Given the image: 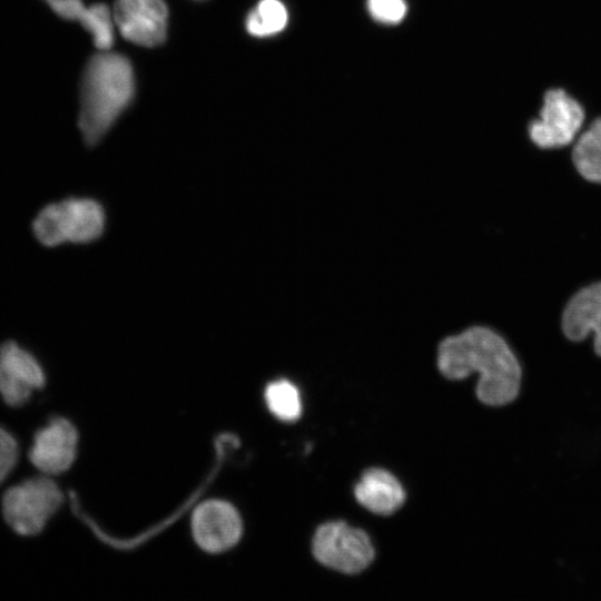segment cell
Returning a JSON list of instances; mask_svg holds the SVG:
<instances>
[{
  "label": "cell",
  "mask_w": 601,
  "mask_h": 601,
  "mask_svg": "<svg viewBox=\"0 0 601 601\" xmlns=\"http://www.w3.org/2000/svg\"><path fill=\"white\" fill-rule=\"evenodd\" d=\"M437 366L449 380L480 374L477 398L490 406L513 402L520 391L522 371L506 342L494 331L473 326L444 338L437 351Z\"/></svg>",
  "instance_id": "obj_1"
},
{
  "label": "cell",
  "mask_w": 601,
  "mask_h": 601,
  "mask_svg": "<svg viewBox=\"0 0 601 601\" xmlns=\"http://www.w3.org/2000/svg\"><path fill=\"white\" fill-rule=\"evenodd\" d=\"M357 502L368 511L390 515L405 501V491L398 480L383 469L366 470L354 487Z\"/></svg>",
  "instance_id": "obj_13"
},
{
  "label": "cell",
  "mask_w": 601,
  "mask_h": 601,
  "mask_svg": "<svg viewBox=\"0 0 601 601\" xmlns=\"http://www.w3.org/2000/svg\"><path fill=\"white\" fill-rule=\"evenodd\" d=\"M111 12L127 41L152 48L166 40L168 8L164 0H116Z\"/></svg>",
  "instance_id": "obj_8"
},
{
  "label": "cell",
  "mask_w": 601,
  "mask_h": 601,
  "mask_svg": "<svg viewBox=\"0 0 601 601\" xmlns=\"http://www.w3.org/2000/svg\"><path fill=\"white\" fill-rule=\"evenodd\" d=\"M312 552L321 564L346 574L362 572L375 555L368 535L343 521L318 526L313 538Z\"/></svg>",
  "instance_id": "obj_5"
},
{
  "label": "cell",
  "mask_w": 601,
  "mask_h": 601,
  "mask_svg": "<svg viewBox=\"0 0 601 601\" xmlns=\"http://www.w3.org/2000/svg\"><path fill=\"white\" fill-rule=\"evenodd\" d=\"M562 331L573 342L594 334V352L601 357V282L579 290L566 304Z\"/></svg>",
  "instance_id": "obj_11"
},
{
  "label": "cell",
  "mask_w": 601,
  "mask_h": 601,
  "mask_svg": "<svg viewBox=\"0 0 601 601\" xmlns=\"http://www.w3.org/2000/svg\"><path fill=\"white\" fill-rule=\"evenodd\" d=\"M135 95V75L129 59L109 50L87 62L80 82L78 126L89 146H95L129 106Z\"/></svg>",
  "instance_id": "obj_2"
},
{
  "label": "cell",
  "mask_w": 601,
  "mask_h": 601,
  "mask_svg": "<svg viewBox=\"0 0 601 601\" xmlns=\"http://www.w3.org/2000/svg\"><path fill=\"white\" fill-rule=\"evenodd\" d=\"M584 119L582 106L562 89L546 91L540 117L530 122L531 140L541 148L569 145Z\"/></svg>",
  "instance_id": "obj_6"
},
{
  "label": "cell",
  "mask_w": 601,
  "mask_h": 601,
  "mask_svg": "<svg viewBox=\"0 0 601 601\" xmlns=\"http://www.w3.org/2000/svg\"><path fill=\"white\" fill-rule=\"evenodd\" d=\"M193 534L197 544L210 553L233 548L240 539L243 524L237 510L223 501H207L193 515Z\"/></svg>",
  "instance_id": "obj_10"
},
{
  "label": "cell",
  "mask_w": 601,
  "mask_h": 601,
  "mask_svg": "<svg viewBox=\"0 0 601 601\" xmlns=\"http://www.w3.org/2000/svg\"><path fill=\"white\" fill-rule=\"evenodd\" d=\"M572 159L583 178L601 183V118L593 121L580 136L574 145Z\"/></svg>",
  "instance_id": "obj_14"
},
{
  "label": "cell",
  "mask_w": 601,
  "mask_h": 601,
  "mask_svg": "<svg viewBox=\"0 0 601 601\" xmlns=\"http://www.w3.org/2000/svg\"><path fill=\"white\" fill-rule=\"evenodd\" d=\"M59 18L79 22L92 38L98 50H110L115 41V23L105 3L86 6L81 0H41Z\"/></svg>",
  "instance_id": "obj_12"
},
{
  "label": "cell",
  "mask_w": 601,
  "mask_h": 601,
  "mask_svg": "<svg viewBox=\"0 0 601 601\" xmlns=\"http://www.w3.org/2000/svg\"><path fill=\"white\" fill-rule=\"evenodd\" d=\"M19 444L14 436L0 426V484L10 475L19 461Z\"/></svg>",
  "instance_id": "obj_18"
},
{
  "label": "cell",
  "mask_w": 601,
  "mask_h": 601,
  "mask_svg": "<svg viewBox=\"0 0 601 601\" xmlns=\"http://www.w3.org/2000/svg\"><path fill=\"white\" fill-rule=\"evenodd\" d=\"M288 21L286 7L279 0H260L245 19L246 31L266 38L284 30Z\"/></svg>",
  "instance_id": "obj_15"
},
{
  "label": "cell",
  "mask_w": 601,
  "mask_h": 601,
  "mask_svg": "<svg viewBox=\"0 0 601 601\" xmlns=\"http://www.w3.org/2000/svg\"><path fill=\"white\" fill-rule=\"evenodd\" d=\"M63 503V493L49 475L8 487L1 499L6 523L19 535L39 534Z\"/></svg>",
  "instance_id": "obj_4"
},
{
  "label": "cell",
  "mask_w": 601,
  "mask_h": 601,
  "mask_svg": "<svg viewBox=\"0 0 601 601\" xmlns=\"http://www.w3.org/2000/svg\"><path fill=\"white\" fill-rule=\"evenodd\" d=\"M78 445L76 427L63 417H53L38 430L28 451L30 463L45 475H58L72 465Z\"/></svg>",
  "instance_id": "obj_9"
},
{
  "label": "cell",
  "mask_w": 601,
  "mask_h": 601,
  "mask_svg": "<svg viewBox=\"0 0 601 601\" xmlns=\"http://www.w3.org/2000/svg\"><path fill=\"white\" fill-rule=\"evenodd\" d=\"M46 385V374L31 352L13 341L0 346V396L10 407L26 405Z\"/></svg>",
  "instance_id": "obj_7"
},
{
  "label": "cell",
  "mask_w": 601,
  "mask_h": 601,
  "mask_svg": "<svg viewBox=\"0 0 601 601\" xmlns=\"http://www.w3.org/2000/svg\"><path fill=\"white\" fill-rule=\"evenodd\" d=\"M371 16L378 22L396 24L406 14L405 0H367Z\"/></svg>",
  "instance_id": "obj_17"
},
{
  "label": "cell",
  "mask_w": 601,
  "mask_h": 601,
  "mask_svg": "<svg viewBox=\"0 0 601 601\" xmlns=\"http://www.w3.org/2000/svg\"><path fill=\"white\" fill-rule=\"evenodd\" d=\"M265 401L269 411L285 422L296 421L302 413V402L297 387L286 380L268 384Z\"/></svg>",
  "instance_id": "obj_16"
},
{
  "label": "cell",
  "mask_w": 601,
  "mask_h": 601,
  "mask_svg": "<svg viewBox=\"0 0 601 601\" xmlns=\"http://www.w3.org/2000/svg\"><path fill=\"white\" fill-rule=\"evenodd\" d=\"M104 227L101 205L93 199L78 197L48 204L32 221L35 237L47 247L92 242L101 235Z\"/></svg>",
  "instance_id": "obj_3"
}]
</instances>
